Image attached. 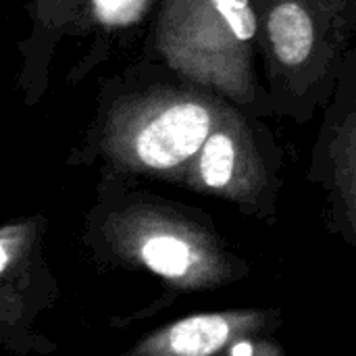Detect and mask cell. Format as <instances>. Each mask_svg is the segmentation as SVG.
<instances>
[{"label": "cell", "mask_w": 356, "mask_h": 356, "mask_svg": "<svg viewBox=\"0 0 356 356\" xmlns=\"http://www.w3.org/2000/svg\"><path fill=\"white\" fill-rule=\"evenodd\" d=\"M238 327V317L198 315L184 319L156 336V356H213Z\"/></svg>", "instance_id": "obj_9"}, {"label": "cell", "mask_w": 356, "mask_h": 356, "mask_svg": "<svg viewBox=\"0 0 356 356\" xmlns=\"http://www.w3.org/2000/svg\"><path fill=\"white\" fill-rule=\"evenodd\" d=\"M83 0H31L29 2V33L21 40V65L17 88L25 104H35L44 98L50 83L54 54L65 38H73Z\"/></svg>", "instance_id": "obj_7"}, {"label": "cell", "mask_w": 356, "mask_h": 356, "mask_svg": "<svg viewBox=\"0 0 356 356\" xmlns=\"http://www.w3.org/2000/svg\"><path fill=\"white\" fill-rule=\"evenodd\" d=\"M315 171L330 186L338 211L353 225L356 184V54L348 52L338 86L325 104V123L319 131Z\"/></svg>", "instance_id": "obj_6"}, {"label": "cell", "mask_w": 356, "mask_h": 356, "mask_svg": "<svg viewBox=\"0 0 356 356\" xmlns=\"http://www.w3.org/2000/svg\"><path fill=\"white\" fill-rule=\"evenodd\" d=\"M225 98L165 65L140 63L102 81L96 111L71 163H98L111 177L175 181L192 161Z\"/></svg>", "instance_id": "obj_1"}, {"label": "cell", "mask_w": 356, "mask_h": 356, "mask_svg": "<svg viewBox=\"0 0 356 356\" xmlns=\"http://www.w3.org/2000/svg\"><path fill=\"white\" fill-rule=\"evenodd\" d=\"M142 60L265 117L252 0H156Z\"/></svg>", "instance_id": "obj_3"}, {"label": "cell", "mask_w": 356, "mask_h": 356, "mask_svg": "<svg viewBox=\"0 0 356 356\" xmlns=\"http://www.w3.org/2000/svg\"><path fill=\"white\" fill-rule=\"evenodd\" d=\"M154 4L156 0H83L81 17L73 38L94 33L90 50H96V54H92L86 71L102 60L104 52L111 50V44L123 33H129L144 23L150 27Z\"/></svg>", "instance_id": "obj_8"}, {"label": "cell", "mask_w": 356, "mask_h": 356, "mask_svg": "<svg viewBox=\"0 0 356 356\" xmlns=\"http://www.w3.org/2000/svg\"><path fill=\"white\" fill-rule=\"evenodd\" d=\"M263 115L307 123L325 106L353 50L356 0H252Z\"/></svg>", "instance_id": "obj_2"}, {"label": "cell", "mask_w": 356, "mask_h": 356, "mask_svg": "<svg viewBox=\"0 0 356 356\" xmlns=\"http://www.w3.org/2000/svg\"><path fill=\"white\" fill-rule=\"evenodd\" d=\"M280 159V146L263 119L225 100L175 184L257 207L275 194Z\"/></svg>", "instance_id": "obj_4"}, {"label": "cell", "mask_w": 356, "mask_h": 356, "mask_svg": "<svg viewBox=\"0 0 356 356\" xmlns=\"http://www.w3.org/2000/svg\"><path fill=\"white\" fill-rule=\"evenodd\" d=\"M108 227L123 238L154 273L184 280L204 267L209 238L173 207L134 198L108 215Z\"/></svg>", "instance_id": "obj_5"}]
</instances>
